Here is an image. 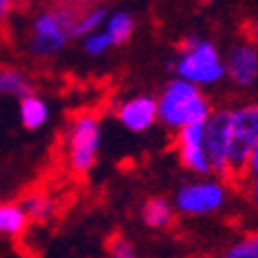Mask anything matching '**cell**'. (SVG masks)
<instances>
[{"label": "cell", "instance_id": "2e32d148", "mask_svg": "<svg viewBox=\"0 0 258 258\" xmlns=\"http://www.w3.org/2000/svg\"><path fill=\"white\" fill-rule=\"evenodd\" d=\"M29 225V219L19 203H0V240L19 238Z\"/></svg>", "mask_w": 258, "mask_h": 258}, {"label": "cell", "instance_id": "30bf717a", "mask_svg": "<svg viewBox=\"0 0 258 258\" xmlns=\"http://www.w3.org/2000/svg\"><path fill=\"white\" fill-rule=\"evenodd\" d=\"M116 120L131 135H145L153 131L155 124H159L155 97L149 93H139L124 99L116 107Z\"/></svg>", "mask_w": 258, "mask_h": 258}, {"label": "cell", "instance_id": "3957f363", "mask_svg": "<svg viewBox=\"0 0 258 258\" xmlns=\"http://www.w3.org/2000/svg\"><path fill=\"white\" fill-rule=\"evenodd\" d=\"M155 101L159 124L171 133H178L190 124H201L213 112L211 99L203 89L176 77L163 85Z\"/></svg>", "mask_w": 258, "mask_h": 258}, {"label": "cell", "instance_id": "9a60e30c", "mask_svg": "<svg viewBox=\"0 0 258 258\" xmlns=\"http://www.w3.org/2000/svg\"><path fill=\"white\" fill-rule=\"evenodd\" d=\"M29 93H33L31 79L17 67H11V64H0V95L15 97V99L21 101Z\"/></svg>", "mask_w": 258, "mask_h": 258}, {"label": "cell", "instance_id": "7c38bea8", "mask_svg": "<svg viewBox=\"0 0 258 258\" xmlns=\"http://www.w3.org/2000/svg\"><path fill=\"white\" fill-rule=\"evenodd\" d=\"M141 219L149 229L163 231L176 221V209L165 197H151L141 207Z\"/></svg>", "mask_w": 258, "mask_h": 258}, {"label": "cell", "instance_id": "5bb4252c", "mask_svg": "<svg viewBox=\"0 0 258 258\" xmlns=\"http://www.w3.org/2000/svg\"><path fill=\"white\" fill-rule=\"evenodd\" d=\"M19 205L25 211L27 219L33 223H48L58 213V203L48 195V192H41V190L29 192L27 197H23V201Z\"/></svg>", "mask_w": 258, "mask_h": 258}, {"label": "cell", "instance_id": "6da1fadb", "mask_svg": "<svg viewBox=\"0 0 258 258\" xmlns=\"http://www.w3.org/2000/svg\"><path fill=\"white\" fill-rule=\"evenodd\" d=\"M81 7L60 3L33 13L25 33V50L33 60H52L60 56L75 39V23Z\"/></svg>", "mask_w": 258, "mask_h": 258}, {"label": "cell", "instance_id": "9c48e42d", "mask_svg": "<svg viewBox=\"0 0 258 258\" xmlns=\"http://www.w3.org/2000/svg\"><path fill=\"white\" fill-rule=\"evenodd\" d=\"M176 155L180 165L188 174L207 178L211 174V163L205 151V122L190 124L176 133Z\"/></svg>", "mask_w": 258, "mask_h": 258}, {"label": "cell", "instance_id": "4fadbf2b", "mask_svg": "<svg viewBox=\"0 0 258 258\" xmlns=\"http://www.w3.org/2000/svg\"><path fill=\"white\" fill-rule=\"evenodd\" d=\"M135 29H137L135 15L128 9H116V11H110L101 31L107 35V39H110L112 46L116 48V46H124L126 41L133 37Z\"/></svg>", "mask_w": 258, "mask_h": 258}, {"label": "cell", "instance_id": "7a4b0ae2", "mask_svg": "<svg viewBox=\"0 0 258 258\" xmlns=\"http://www.w3.org/2000/svg\"><path fill=\"white\" fill-rule=\"evenodd\" d=\"M171 67H174L176 79H182L203 91L209 87H217L225 81L221 48L213 39L199 33H190L184 37Z\"/></svg>", "mask_w": 258, "mask_h": 258}, {"label": "cell", "instance_id": "5b68a950", "mask_svg": "<svg viewBox=\"0 0 258 258\" xmlns=\"http://www.w3.org/2000/svg\"><path fill=\"white\" fill-rule=\"evenodd\" d=\"M229 201V188L219 178H195L188 180L174 192V205L176 213L184 217H211L225 209Z\"/></svg>", "mask_w": 258, "mask_h": 258}, {"label": "cell", "instance_id": "44dd1931", "mask_svg": "<svg viewBox=\"0 0 258 258\" xmlns=\"http://www.w3.org/2000/svg\"><path fill=\"white\" fill-rule=\"evenodd\" d=\"M244 174H246L248 178L258 176V143L254 145L252 153H250V157H248V163H246V171H244Z\"/></svg>", "mask_w": 258, "mask_h": 258}, {"label": "cell", "instance_id": "ffe728a7", "mask_svg": "<svg viewBox=\"0 0 258 258\" xmlns=\"http://www.w3.org/2000/svg\"><path fill=\"white\" fill-rule=\"evenodd\" d=\"M107 258H141V254L128 238L116 235V238L110 240V246H107Z\"/></svg>", "mask_w": 258, "mask_h": 258}, {"label": "cell", "instance_id": "ba28073f", "mask_svg": "<svg viewBox=\"0 0 258 258\" xmlns=\"http://www.w3.org/2000/svg\"><path fill=\"white\" fill-rule=\"evenodd\" d=\"M225 81L235 89H252L258 85V48L254 39H240L223 54Z\"/></svg>", "mask_w": 258, "mask_h": 258}, {"label": "cell", "instance_id": "8992f818", "mask_svg": "<svg viewBox=\"0 0 258 258\" xmlns=\"http://www.w3.org/2000/svg\"><path fill=\"white\" fill-rule=\"evenodd\" d=\"M231 112V143H229V174L242 176L248 157L258 143V101L229 107Z\"/></svg>", "mask_w": 258, "mask_h": 258}, {"label": "cell", "instance_id": "52a82bcc", "mask_svg": "<svg viewBox=\"0 0 258 258\" xmlns=\"http://www.w3.org/2000/svg\"><path fill=\"white\" fill-rule=\"evenodd\" d=\"M229 143H231V112L217 107L205 120V151L211 163V174L227 178L229 174Z\"/></svg>", "mask_w": 258, "mask_h": 258}, {"label": "cell", "instance_id": "603a6c76", "mask_svg": "<svg viewBox=\"0 0 258 258\" xmlns=\"http://www.w3.org/2000/svg\"><path fill=\"white\" fill-rule=\"evenodd\" d=\"M13 13H15V5L11 0H0V25L7 23V21L13 17Z\"/></svg>", "mask_w": 258, "mask_h": 258}, {"label": "cell", "instance_id": "e0dca14e", "mask_svg": "<svg viewBox=\"0 0 258 258\" xmlns=\"http://www.w3.org/2000/svg\"><path fill=\"white\" fill-rule=\"evenodd\" d=\"M107 15H110V9L103 5H85L79 11L77 23H75V39H83L95 31L103 29V23Z\"/></svg>", "mask_w": 258, "mask_h": 258}, {"label": "cell", "instance_id": "cb8c5ba5", "mask_svg": "<svg viewBox=\"0 0 258 258\" xmlns=\"http://www.w3.org/2000/svg\"><path fill=\"white\" fill-rule=\"evenodd\" d=\"M254 44H256V48H258V39H256V41H254Z\"/></svg>", "mask_w": 258, "mask_h": 258}, {"label": "cell", "instance_id": "8fae6325", "mask_svg": "<svg viewBox=\"0 0 258 258\" xmlns=\"http://www.w3.org/2000/svg\"><path fill=\"white\" fill-rule=\"evenodd\" d=\"M50 116H52V107L48 99L35 91L19 101V122L31 133L41 131L50 122Z\"/></svg>", "mask_w": 258, "mask_h": 258}, {"label": "cell", "instance_id": "277c9868", "mask_svg": "<svg viewBox=\"0 0 258 258\" xmlns=\"http://www.w3.org/2000/svg\"><path fill=\"white\" fill-rule=\"evenodd\" d=\"M103 143L101 120L93 112H79L69 120L64 135V157L73 174L87 176L97 165Z\"/></svg>", "mask_w": 258, "mask_h": 258}, {"label": "cell", "instance_id": "ac0fdd59", "mask_svg": "<svg viewBox=\"0 0 258 258\" xmlns=\"http://www.w3.org/2000/svg\"><path fill=\"white\" fill-rule=\"evenodd\" d=\"M223 258H258V231L246 233L231 242L225 248Z\"/></svg>", "mask_w": 258, "mask_h": 258}, {"label": "cell", "instance_id": "7402d4cb", "mask_svg": "<svg viewBox=\"0 0 258 258\" xmlns=\"http://www.w3.org/2000/svg\"><path fill=\"white\" fill-rule=\"evenodd\" d=\"M246 195H248V201L258 209V176L248 178V182H246Z\"/></svg>", "mask_w": 258, "mask_h": 258}, {"label": "cell", "instance_id": "d6986e66", "mask_svg": "<svg viewBox=\"0 0 258 258\" xmlns=\"http://www.w3.org/2000/svg\"><path fill=\"white\" fill-rule=\"evenodd\" d=\"M83 52L91 56V58H99V56H105L107 52H110L114 46H112V41L107 39V35L103 31H95L87 37H83Z\"/></svg>", "mask_w": 258, "mask_h": 258}]
</instances>
